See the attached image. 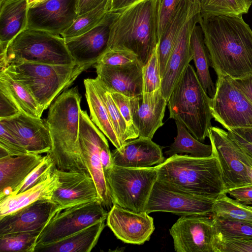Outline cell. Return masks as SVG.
Returning <instances> with one entry per match:
<instances>
[{
    "mask_svg": "<svg viewBox=\"0 0 252 252\" xmlns=\"http://www.w3.org/2000/svg\"><path fill=\"white\" fill-rule=\"evenodd\" d=\"M54 166L53 160L50 156L48 154L44 156L41 162L15 189L11 195L21 193L37 184L47 176L52 170Z\"/></svg>",
    "mask_w": 252,
    "mask_h": 252,
    "instance_id": "b9f144b4",
    "label": "cell"
},
{
    "mask_svg": "<svg viewBox=\"0 0 252 252\" xmlns=\"http://www.w3.org/2000/svg\"><path fill=\"white\" fill-rule=\"evenodd\" d=\"M53 170L59 183L53 193L52 200L62 210L78 204L100 201L95 183L89 172L62 170L55 166Z\"/></svg>",
    "mask_w": 252,
    "mask_h": 252,
    "instance_id": "e0dca14e",
    "label": "cell"
},
{
    "mask_svg": "<svg viewBox=\"0 0 252 252\" xmlns=\"http://www.w3.org/2000/svg\"><path fill=\"white\" fill-rule=\"evenodd\" d=\"M148 137H138L126 141L111 152L112 164L129 168H146L164 161L162 148Z\"/></svg>",
    "mask_w": 252,
    "mask_h": 252,
    "instance_id": "7402d4cb",
    "label": "cell"
},
{
    "mask_svg": "<svg viewBox=\"0 0 252 252\" xmlns=\"http://www.w3.org/2000/svg\"><path fill=\"white\" fill-rule=\"evenodd\" d=\"M214 252H252V237L234 239L214 238Z\"/></svg>",
    "mask_w": 252,
    "mask_h": 252,
    "instance_id": "bcb514c9",
    "label": "cell"
},
{
    "mask_svg": "<svg viewBox=\"0 0 252 252\" xmlns=\"http://www.w3.org/2000/svg\"><path fill=\"white\" fill-rule=\"evenodd\" d=\"M40 232H18L0 236V252H34Z\"/></svg>",
    "mask_w": 252,
    "mask_h": 252,
    "instance_id": "74e56055",
    "label": "cell"
},
{
    "mask_svg": "<svg viewBox=\"0 0 252 252\" xmlns=\"http://www.w3.org/2000/svg\"><path fill=\"white\" fill-rule=\"evenodd\" d=\"M227 130L231 131L237 134L246 141L252 144V127L231 129Z\"/></svg>",
    "mask_w": 252,
    "mask_h": 252,
    "instance_id": "11a10c76",
    "label": "cell"
},
{
    "mask_svg": "<svg viewBox=\"0 0 252 252\" xmlns=\"http://www.w3.org/2000/svg\"><path fill=\"white\" fill-rule=\"evenodd\" d=\"M158 0H142L113 13L108 49L124 48L134 53L144 66L158 43Z\"/></svg>",
    "mask_w": 252,
    "mask_h": 252,
    "instance_id": "3957f363",
    "label": "cell"
},
{
    "mask_svg": "<svg viewBox=\"0 0 252 252\" xmlns=\"http://www.w3.org/2000/svg\"><path fill=\"white\" fill-rule=\"evenodd\" d=\"M100 158L103 171L106 170L112 165L111 152L109 144L104 145L100 151Z\"/></svg>",
    "mask_w": 252,
    "mask_h": 252,
    "instance_id": "f5cc1de1",
    "label": "cell"
},
{
    "mask_svg": "<svg viewBox=\"0 0 252 252\" xmlns=\"http://www.w3.org/2000/svg\"><path fill=\"white\" fill-rule=\"evenodd\" d=\"M106 223L118 239L134 245L149 241L155 230L153 218L146 212L135 213L115 204L108 212Z\"/></svg>",
    "mask_w": 252,
    "mask_h": 252,
    "instance_id": "ac0fdd59",
    "label": "cell"
},
{
    "mask_svg": "<svg viewBox=\"0 0 252 252\" xmlns=\"http://www.w3.org/2000/svg\"><path fill=\"white\" fill-rule=\"evenodd\" d=\"M91 66L23 62L10 63L2 71L24 87L43 112L61 93Z\"/></svg>",
    "mask_w": 252,
    "mask_h": 252,
    "instance_id": "5b68a950",
    "label": "cell"
},
{
    "mask_svg": "<svg viewBox=\"0 0 252 252\" xmlns=\"http://www.w3.org/2000/svg\"><path fill=\"white\" fill-rule=\"evenodd\" d=\"M227 193L244 205H252V186H244L230 189Z\"/></svg>",
    "mask_w": 252,
    "mask_h": 252,
    "instance_id": "681fc988",
    "label": "cell"
},
{
    "mask_svg": "<svg viewBox=\"0 0 252 252\" xmlns=\"http://www.w3.org/2000/svg\"><path fill=\"white\" fill-rule=\"evenodd\" d=\"M111 4V0H106L94 9L78 16L74 23L61 36L64 39H71L90 31L110 12Z\"/></svg>",
    "mask_w": 252,
    "mask_h": 252,
    "instance_id": "e575fe53",
    "label": "cell"
},
{
    "mask_svg": "<svg viewBox=\"0 0 252 252\" xmlns=\"http://www.w3.org/2000/svg\"><path fill=\"white\" fill-rule=\"evenodd\" d=\"M93 81L96 91L106 107L113 128L123 145L126 141L131 139L126 124L107 87L97 77L93 79Z\"/></svg>",
    "mask_w": 252,
    "mask_h": 252,
    "instance_id": "d590c367",
    "label": "cell"
},
{
    "mask_svg": "<svg viewBox=\"0 0 252 252\" xmlns=\"http://www.w3.org/2000/svg\"><path fill=\"white\" fill-rule=\"evenodd\" d=\"M215 238L234 239L252 237V222L242 220H222L212 217Z\"/></svg>",
    "mask_w": 252,
    "mask_h": 252,
    "instance_id": "f35d334b",
    "label": "cell"
},
{
    "mask_svg": "<svg viewBox=\"0 0 252 252\" xmlns=\"http://www.w3.org/2000/svg\"><path fill=\"white\" fill-rule=\"evenodd\" d=\"M136 62H139L138 57L131 51L124 48H114L108 49L95 63L117 66Z\"/></svg>",
    "mask_w": 252,
    "mask_h": 252,
    "instance_id": "ee69618b",
    "label": "cell"
},
{
    "mask_svg": "<svg viewBox=\"0 0 252 252\" xmlns=\"http://www.w3.org/2000/svg\"><path fill=\"white\" fill-rule=\"evenodd\" d=\"M105 220L97 221L57 241L36 245L34 252H90L97 244Z\"/></svg>",
    "mask_w": 252,
    "mask_h": 252,
    "instance_id": "484cf974",
    "label": "cell"
},
{
    "mask_svg": "<svg viewBox=\"0 0 252 252\" xmlns=\"http://www.w3.org/2000/svg\"><path fill=\"white\" fill-rule=\"evenodd\" d=\"M233 139L238 158L244 165L252 167V144L237 134L227 131Z\"/></svg>",
    "mask_w": 252,
    "mask_h": 252,
    "instance_id": "7dc6e473",
    "label": "cell"
},
{
    "mask_svg": "<svg viewBox=\"0 0 252 252\" xmlns=\"http://www.w3.org/2000/svg\"><path fill=\"white\" fill-rule=\"evenodd\" d=\"M81 98L77 87L66 89L49 107L46 121L51 147L47 154L60 170L89 172L79 143Z\"/></svg>",
    "mask_w": 252,
    "mask_h": 252,
    "instance_id": "7a4b0ae2",
    "label": "cell"
},
{
    "mask_svg": "<svg viewBox=\"0 0 252 252\" xmlns=\"http://www.w3.org/2000/svg\"><path fill=\"white\" fill-rule=\"evenodd\" d=\"M79 143L82 156L87 169L93 178L100 201L105 208L113 206L100 158L102 148L108 144L105 135L93 122L87 112L81 110Z\"/></svg>",
    "mask_w": 252,
    "mask_h": 252,
    "instance_id": "7c38bea8",
    "label": "cell"
},
{
    "mask_svg": "<svg viewBox=\"0 0 252 252\" xmlns=\"http://www.w3.org/2000/svg\"><path fill=\"white\" fill-rule=\"evenodd\" d=\"M167 100L161 89L143 93L135 97L133 120L139 137L153 138L157 130L163 125Z\"/></svg>",
    "mask_w": 252,
    "mask_h": 252,
    "instance_id": "603a6c76",
    "label": "cell"
},
{
    "mask_svg": "<svg viewBox=\"0 0 252 252\" xmlns=\"http://www.w3.org/2000/svg\"><path fill=\"white\" fill-rule=\"evenodd\" d=\"M217 76L210 102L213 118L227 130L252 127L251 101L229 77Z\"/></svg>",
    "mask_w": 252,
    "mask_h": 252,
    "instance_id": "9c48e42d",
    "label": "cell"
},
{
    "mask_svg": "<svg viewBox=\"0 0 252 252\" xmlns=\"http://www.w3.org/2000/svg\"><path fill=\"white\" fill-rule=\"evenodd\" d=\"M244 166H245V167L247 169V172H248V174L249 176V177L252 182V167L249 166H246V165H244Z\"/></svg>",
    "mask_w": 252,
    "mask_h": 252,
    "instance_id": "9f6ffc18",
    "label": "cell"
},
{
    "mask_svg": "<svg viewBox=\"0 0 252 252\" xmlns=\"http://www.w3.org/2000/svg\"><path fill=\"white\" fill-rule=\"evenodd\" d=\"M62 210L51 200H39L0 218V236L18 232H41L55 214Z\"/></svg>",
    "mask_w": 252,
    "mask_h": 252,
    "instance_id": "d6986e66",
    "label": "cell"
},
{
    "mask_svg": "<svg viewBox=\"0 0 252 252\" xmlns=\"http://www.w3.org/2000/svg\"><path fill=\"white\" fill-rule=\"evenodd\" d=\"M43 156L30 154L0 158V200L12 194Z\"/></svg>",
    "mask_w": 252,
    "mask_h": 252,
    "instance_id": "d4e9b609",
    "label": "cell"
},
{
    "mask_svg": "<svg viewBox=\"0 0 252 252\" xmlns=\"http://www.w3.org/2000/svg\"><path fill=\"white\" fill-rule=\"evenodd\" d=\"M97 77L109 90L128 97L143 93L142 65L139 62L117 66L95 63Z\"/></svg>",
    "mask_w": 252,
    "mask_h": 252,
    "instance_id": "cb8c5ba5",
    "label": "cell"
},
{
    "mask_svg": "<svg viewBox=\"0 0 252 252\" xmlns=\"http://www.w3.org/2000/svg\"><path fill=\"white\" fill-rule=\"evenodd\" d=\"M78 16L76 0H43L29 7L27 29L61 35Z\"/></svg>",
    "mask_w": 252,
    "mask_h": 252,
    "instance_id": "9a60e30c",
    "label": "cell"
},
{
    "mask_svg": "<svg viewBox=\"0 0 252 252\" xmlns=\"http://www.w3.org/2000/svg\"><path fill=\"white\" fill-rule=\"evenodd\" d=\"M109 91L121 115L126 124L131 139L138 137L139 134L135 128L133 120V111L135 96L128 97L116 92L110 90Z\"/></svg>",
    "mask_w": 252,
    "mask_h": 252,
    "instance_id": "7bdbcfd3",
    "label": "cell"
},
{
    "mask_svg": "<svg viewBox=\"0 0 252 252\" xmlns=\"http://www.w3.org/2000/svg\"><path fill=\"white\" fill-rule=\"evenodd\" d=\"M0 92L15 103L21 113L41 118L43 112L33 96L24 87L3 71H0Z\"/></svg>",
    "mask_w": 252,
    "mask_h": 252,
    "instance_id": "1f68e13d",
    "label": "cell"
},
{
    "mask_svg": "<svg viewBox=\"0 0 252 252\" xmlns=\"http://www.w3.org/2000/svg\"><path fill=\"white\" fill-rule=\"evenodd\" d=\"M53 169L44 179L32 188L21 193L11 195L0 200V218L16 212L37 200H52L53 193L59 183Z\"/></svg>",
    "mask_w": 252,
    "mask_h": 252,
    "instance_id": "4316f807",
    "label": "cell"
},
{
    "mask_svg": "<svg viewBox=\"0 0 252 252\" xmlns=\"http://www.w3.org/2000/svg\"><path fill=\"white\" fill-rule=\"evenodd\" d=\"M201 17L199 0H189V13L175 41L161 78V91L168 101L170 95L192 60L190 39L193 30Z\"/></svg>",
    "mask_w": 252,
    "mask_h": 252,
    "instance_id": "4fadbf2b",
    "label": "cell"
},
{
    "mask_svg": "<svg viewBox=\"0 0 252 252\" xmlns=\"http://www.w3.org/2000/svg\"><path fill=\"white\" fill-rule=\"evenodd\" d=\"M30 154L7 126L0 121V158Z\"/></svg>",
    "mask_w": 252,
    "mask_h": 252,
    "instance_id": "60d3db41",
    "label": "cell"
},
{
    "mask_svg": "<svg viewBox=\"0 0 252 252\" xmlns=\"http://www.w3.org/2000/svg\"><path fill=\"white\" fill-rule=\"evenodd\" d=\"M142 0H111L110 11H116L130 6Z\"/></svg>",
    "mask_w": 252,
    "mask_h": 252,
    "instance_id": "db71d44e",
    "label": "cell"
},
{
    "mask_svg": "<svg viewBox=\"0 0 252 252\" xmlns=\"http://www.w3.org/2000/svg\"><path fill=\"white\" fill-rule=\"evenodd\" d=\"M208 137L213 153L219 160L222 179L227 192L235 188L252 186L247 169L238 158L234 142L228 132L217 126H211Z\"/></svg>",
    "mask_w": 252,
    "mask_h": 252,
    "instance_id": "2e32d148",
    "label": "cell"
},
{
    "mask_svg": "<svg viewBox=\"0 0 252 252\" xmlns=\"http://www.w3.org/2000/svg\"><path fill=\"white\" fill-rule=\"evenodd\" d=\"M227 193L220 195L214 201L212 217L222 220H242L252 222V208L244 205Z\"/></svg>",
    "mask_w": 252,
    "mask_h": 252,
    "instance_id": "836d02e7",
    "label": "cell"
},
{
    "mask_svg": "<svg viewBox=\"0 0 252 252\" xmlns=\"http://www.w3.org/2000/svg\"><path fill=\"white\" fill-rule=\"evenodd\" d=\"M230 79L232 83L241 90L252 103V74L241 79Z\"/></svg>",
    "mask_w": 252,
    "mask_h": 252,
    "instance_id": "f907efd6",
    "label": "cell"
},
{
    "mask_svg": "<svg viewBox=\"0 0 252 252\" xmlns=\"http://www.w3.org/2000/svg\"><path fill=\"white\" fill-rule=\"evenodd\" d=\"M30 154L49 152L51 140L46 121L20 113L16 116L0 119Z\"/></svg>",
    "mask_w": 252,
    "mask_h": 252,
    "instance_id": "44dd1931",
    "label": "cell"
},
{
    "mask_svg": "<svg viewBox=\"0 0 252 252\" xmlns=\"http://www.w3.org/2000/svg\"><path fill=\"white\" fill-rule=\"evenodd\" d=\"M201 17L212 15H242L249 12L252 0H199Z\"/></svg>",
    "mask_w": 252,
    "mask_h": 252,
    "instance_id": "8d00e7d4",
    "label": "cell"
},
{
    "mask_svg": "<svg viewBox=\"0 0 252 252\" xmlns=\"http://www.w3.org/2000/svg\"><path fill=\"white\" fill-rule=\"evenodd\" d=\"M189 0H183L169 22L158 44V60L162 78L178 34L189 13Z\"/></svg>",
    "mask_w": 252,
    "mask_h": 252,
    "instance_id": "4dcf8cb0",
    "label": "cell"
},
{
    "mask_svg": "<svg viewBox=\"0 0 252 252\" xmlns=\"http://www.w3.org/2000/svg\"><path fill=\"white\" fill-rule=\"evenodd\" d=\"M9 0H0V1H7Z\"/></svg>",
    "mask_w": 252,
    "mask_h": 252,
    "instance_id": "680465c9",
    "label": "cell"
},
{
    "mask_svg": "<svg viewBox=\"0 0 252 252\" xmlns=\"http://www.w3.org/2000/svg\"><path fill=\"white\" fill-rule=\"evenodd\" d=\"M158 179L190 193L217 199L226 193L216 155L196 158L175 154L155 166Z\"/></svg>",
    "mask_w": 252,
    "mask_h": 252,
    "instance_id": "277c9868",
    "label": "cell"
},
{
    "mask_svg": "<svg viewBox=\"0 0 252 252\" xmlns=\"http://www.w3.org/2000/svg\"><path fill=\"white\" fill-rule=\"evenodd\" d=\"M198 23L217 75L238 79L252 74V30L242 15L201 16Z\"/></svg>",
    "mask_w": 252,
    "mask_h": 252,
    "instance_id": "6da1fadb",
    "label": "cell"
},
{
    "mask_svg": "<svg viewBox=\"0 0 252 252\" xmlns=\"http://www.w3.org/2000/svg\"><path fill=\"white\" fill-rule=\"evenodd\" d=\"M216 199L194 194L158 179L154 185L145 212H166L178 215H212Z\"/></svg>",
    "mask_w": 252,
    "mask_h": 252,
    "instance_id": "8fae6325",
    "label": "cell"
},
{
    "mask_svg": "<svg viewBox=\"0 0 252 252\" xmlns=\"http://www.w3.org/2000/svg\"><path fill=\"white\" fill-rule=\"evenodd\" d=\"M108 212L100 201L87 202L61 210L48 222L36 245L60 240L97 221L106 220Z\"/></svg>",
    "mask_w": 252,
    "mask_h": 252,
    "instance_id": "30bf717a",
    "label": "cell"
},
{
    "mask_svg": "<svg viewBox=\"0 0 252 252\" xmlns=\"http://www.w3.org/2000/svg\"><path fill=\"white\" fill-rule=\"evenodd\" d=\"M84 84L92 121L116 148H120L123 145L113 128L106 107L96 91L93 79H84Z\"/></svg>",
    "mask_w": 252,
    "mask_h": 252,
    "instance_id": "f1b7e54d",
    "label": "cell"
},
{
    "mask_svg": "<svg viewBox=\"0 0 252 252\" xmlns=\"http://www.w3.org/2000/svg\"><path fill=\"white\" fill-rule=\"evenodd\" d=\"M183 0H158L157 7L158 43L181 2Z\"/></svg>",
    "mask_w": 252,
    "mask_h": 252,
    "instance_id": "f6af8a7d",
    "label": "cell"
},
{
    "mask_svg": "<svg viewBox=\"0 0 252 252\" xmlns=\"http://www.w3.org/2000/svg\"><path fill=\"white\" fill-rule=\"evenodd\" d=\"M20 113L15 103L0 92V119L13 117Z\"/></svg>",
    "mask_w": 252,
    "mask_h": 252,
    "instance_id": "c3c4849f",
    "label": "cell"
},
{
    "mask_svg": "<svg viewBox=\"0 0 252 252\" xmlns=\"http://www.w3.org/2000/svg\"><path fill=\"white\" fill-rule=\"evenodd\" d=\"M176 252H214L212 215H182L169 229Z\"/></svg>",
    "mask_w": 252,
    "mask_h": 252,
    "instance_id": "5bb4252c",
    "label": "cell"
},
{
    "mask_svg": "<svg viewBox=\"0 0 252 252\" xmlns=\"http://www.w3.org/2000/svg\"><path fill=\"white\" fill-rule=\"evenodd\" d=\"M0 44L7 45L27 29L28 0L0 1Z\"/></svg>",
    "mask_w": 252,
    "mask_h": 252,
    "instance_id": "83f0119b",
    "label": "cell"
},
{
    "mask_svg": "<svg viewBox=\"0 0 252 252\" xmlns=\"http://www.w3.org/2000/svg\"><path fill=\"white\" fill-rule=\"evenodd\" d=\"M177 135L169 149L165 152L167 155L172 156L178 154H189L196 158H205L213 154L212 146L203 144L195 138L181 123L175 121Z\"/></svg>",
    "mask_w": 252,
    "mask_h": 252,
    "instance_id": "d6a6232c",
    "label": "cell"
},
{
    "mask_svg": "<svg viewBox=\"0 0 252 252\" xmlns=\"http://www.w3.org/2000/svg\"><path fill=\"white\" fill-rule=\"evenodd\" d=\"M112 12H109L94 28L76 37L65 39L75 63L93 65L108 50Z\"/></svg>",
    "mask_w": 252,
    "mask_h": 252,
    "instance_id": "ffe728a7",
    "label": "cell"
},
{
    "mask_svg": "<svg viewBox=\"0 0 252 252\" xmlns=\"http://www.w3.org/2000/svg\"><path fill=\"white\" fill-rule=\"evenodd\" d=\"M42 0H28V6L30 7Z\"/></svg>",
    "mask_w": 252,
    "mask_h": 252,
    "instance_id": "6f0895ef",
    "label": "cell"
},
{
    "mask_svg": "<svg viewBox=\"0 0 252 252\" xmlns=\"http://www.w3.org/2000/svg\"><path fill=\"white\" fill-rule=\"evenodd\" d=\"M158 47V43L147 63L143 66V93H149L161 89V78L160 73Z\"/></svg>",
    "mask_w": 252,
    "mask_h": 252,
    "instance_id": "ab89813d",
    "label": "cell"
},
{
    "mask_svg": "<svg viewBox=\"0 0 252 252\" xmlns=\"http://www.w3.org/2000/svg\"><path fill=\"white\" fill-rule=\"evenodd\" d=\"M190 46L197 77L206 93L212 97L215 94L216 87L210 74L209 67L211 65L210 54L200 25H196L193 30Z\"/></svg>",
    "mask_w": 252,
    "mask_h": 252,
    "instance_id": "f546056e",
    "label": "cell"
},
{
    "mask_svg": "<svg viewBox=\"0 0 252 252\" xmlns=\"http://www.w3.org/2000/svg\"><path fill=\"white\" fill-rule=\"evenodd\" d=\"M30 62L55 65L75 63L65 43L60 35L26 29L6 46L0 48V68L9 64Z\"/></svg>",
    "mask_w": 252,
    "mask_h": 252,
    "instance_id": "52a82bcc",
    "label": "cell"
},
{
    "mask_svg": "<svg viewBox=\"0 0 252 252\" xmlns=\"http://www.w3.org/2000/svg\"><path fill=\"white\" fill-rule=\"evenodd\" d=\"M104 173L113 204L135 213L145 212L158 179L155 166L135 168L112 164Z\"/></svg>",
    "mask_w": 252,
    "mask_h": 252,
    "instance_id": "ba28073f",
    "label": "cell"
},
{
    "mask_svg": "<svg viewBox=\"0 0 252 252\" xmlns=\"http://www.w3.org/2000/svg\"><path fill=\"white\" fill-rule=\"evenodd\" d=\"M106 0H76L78 15L94 9Z\"/></svg>",
    "mask_w": 252,
    "mask_h": 252,
    "instance_id": "816d5d0a",
    "label": "cell"
},
{
    "mask_svg": "<svg viewBox=\"0 0 252 252\" xmlns=\"http://www.w3.org/2000/svg\"><path fill=\"white\" fill-rule=\"evenodd\" d=\"M211 99L189 64L167 101L169 118L182 124L195 138L203 141L212 126Z\"/></svg>",
    "mask_w": 252,
    "mask_h": 252,
    "instance_id": "8992f818",
    "label": "cell"
},
{
    "mask_svg": "<svg viewBox=\"0 0 252 252\" xmlns=\"http://www.w3.org/2000/svg\"><path fill=\"white\" fill-rule=\"evenodd\" d=\"M251 208H252V206H251Z\"/></svg>",
    "mask_w": 252,
    "mask_h": 252,
    "instance_id": "91938a15",
    "label": "cell"
}]
</instances>
